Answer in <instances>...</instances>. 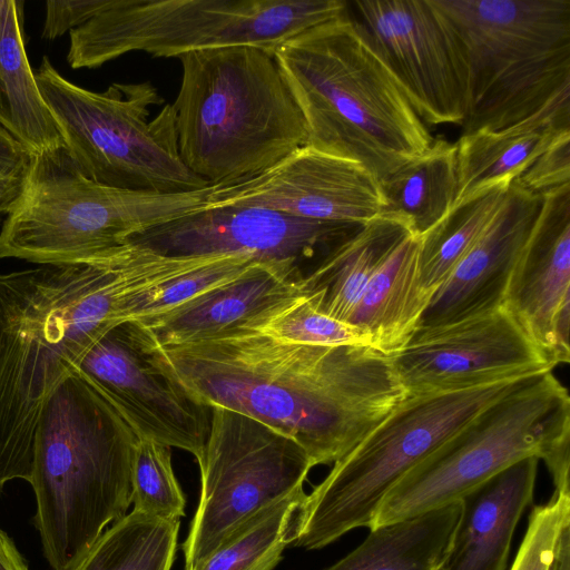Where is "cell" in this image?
Wrapping results in <instances>:
<instances>
[{"mask_svg":"<svg viewBox=\"0 0 570 570\" xmlns=\"http://www.w3.org/2000/svg\"><path fill=\"white\" fill-rule=\"evenodd\" d=\"M156 346L200 402L291 438L313 466L341 460L406 396L392 357L370 345H312L234 328Z\"/></svg>","mask_w":570,"mask_h":570,"instance_id":"cell-1","label":"cell"},{"mask_svg":"<svg viewBox=\"0 0 570 570\" xmlns=\"http://www.w3.org/2000/svg\"><path fill=\"white\" fill-rule=\"evenodd\" d=\"M210 258L127 242L91 261L0 273V492L30 482L43 404L90 347L147 292Z\"/></svg>","mask_w":570,"mask_h":570,"instance_id":"cell-2","label":"cell"},{"mask_svg":"<svg viewBox=\"0 0 570 570\" xmlns=\"http://www.w3.org/2000/svg\"><path fill=\"white\" fill-rule=\"evenodd\" d=\"M274 58L305 119L306 146L357 161L380 183L432 146L350 10L291 38Z\"/></svg>","mask_w":570,"mask_h":570,"instance_id":"cell-3","label":"cell"},{"mask_svg":"<svg viewBox=\"0 0 570 570\" xmlns=\"http://www.w3.org/2000/svg\"><path fill=\"white\" fill-rule=\"evenodd\" d=\"M137 435L115 406L77 370L40 412L30 484L43 556L72 570L131 504Z\"/></svg>","mask_w":570,"mask_h":570,"instance_id":"cell-4","label":"cell"},{"mask_svg":"<svg viewBox=\"0 0 570 570\" xmlns=\"http://www.w3.org/2000/svg\"><path fill=\"white\" fill-rule=\"evenodd\" d=\"M171 105L184 165L210 185L233 184L306 146L307 128L274 55L229 46L179 57Z\"/></svg>","mask_w":570,"mask_h":570,"instance_id":"cell-5","label":"cell"},{"mask_svg":"<svg viewBox=\"0 0 570 570\" xmlns=\"http://www.w3.org/2000/svg\"><path fill=\"white\" fill-rule=\"evenodd\" d=\"M529 456L544 461L556 492L570 493V397L552 371L523 377L410 470L370 529L461 500Z\"/></svg>","mask_w":570,"mask_h":570,"instance_id":"cell-6","label":"cell"},{"mask_svg":"<svg viewBox=\"0 0 570 570\" xmlns=\"http://www.w3.org/2000/svg\"><path fill=\"white\" fill-rule=\"evenodd\" d=\"M217 185L181 193L114 188L86 178L66 146L32 155L2 224L0 258L86 262L151 227L209 206Z\"/></svg>","mask_w":570,"mask_h":570,"instance_id":"cell-7","label":"cell"},{"mask_svg":"<svg viewBox=\"0 0 570 570\" xmlns=\"http://www.w3.org/2000/svg\"><path fill=\"white\" fill-rule=\"evenodd\" d=\"M469 70L461 135L515 125L570 96V0H433Z\"/></svg>","mask_w":570,"mask_h":570,"instance_id":"cell-8","label":"cell"},{"mask_svg":"<svg viewBox=\"0 0 570 570\" xmlns=\"http://www.w3.org/2000/svg\"><path fill=\"white\" fill-rule=\"evenodd\" d=\"M522 379L406 394L306 494L296 514L292 546L316 550L352 530L370 529L385 495L410 470Z\"/></svg>","mask_w":570,"mask_h":570,"instance_id":"cell-9","label":"cell"},{"mask_svg":"<svg viewBox=\"0 0 570 570\" xmlns=\"http://www.w3.org/2000/svg\"><path fill=\"white\" fill-rule=\"evenodd\" d=\"M343 0H111L70 31L67 61L96 68L131 51L177 57L254 46L275 53L296 35L348 11Z\"/></svg>","mask_w":570,"mask_h":570,"instance_id":"cell-10","label":"cell"},{"mask_svg":"<svg viewBox=\"0 0 570 570\" xmlns=\"http://www.w3.org/2000/svg\"><path fill=\"white\" fill-rule=\"evenodd\" d=\"M66 148L88 179L114 188L181 193L210 184L183 163L170 104L150 82L112 83L94 92L63 78L45 56L35 73Z\"/></svg>","mask_w":570,"mask_h":570,"instance_id":"cell-11","label":"cell"},{"mask_svg":"<svg viewBox=\"0 0 570 570\" xmlns=\"http://www.w3.org/2000/svg\"><path fill=\"white\" fill-rule=\"evenodd\" d=\"M202 489L183 544L193 570L262 510L303 489L313 464L291 438L239 412L212 407L209 433L197 460Z\"/></svg>","mask_w":570,"mask_h":570,"instance_id":"cell-12","label":"cell"},{"mask_svg":"<svg viewBox=\"0 0 570 570\" xmlns=\"http://www.w3.org/2000/svg\"><path fill=\"white\" fill-rule=\"evenodd\" d=\"M76 370L115 406L137 438L199 460L212 409L179 381L139 322L125 321L107 331Z\"/></svg>","mask_w":570,"mask_h":570,"instance_id":"cell-13","label":"cell"},{"mask_svg":"<svg viewBox=\"0 0 570 570\" xmlns=\"http://www.w3.org/2000/svg\"><path fill=\"white\" fill-rule=\"evenodd\" d=\"M352 16L428 126L463 122L469 70L462 45L433 0H362Z\"/></svg>","mask_w":570,"mask_h":570,"instance_id":"cell-14","label":"cell"},{"mask_svg":"<svg viewBox=\"0 0 570 570\" xmlns=\"http://www.w3.org/2000/svg\"><path fill=\"white\" fill-rule=\"evenodd\" d=\"M363 225L220 205L157 225L128 242L165 256L247 255L258 262L292 266L305 276Z\"/></svg>","mask_w":570,"mask_h":570,"instance_id":"cell-15","label":"cell"},{"mask_svg":"<svg viewBox=\"0 0 570 570\" xmlns=\"http://www.w3.org/2000/svg\"><path fill=\"white\" fill-rule=\"evenodd\" d=\"M391 357L407 395L465 390L554 368L504 305L419 327Z\"/></svg>","mask_w":570,"mask_h":570,"instance_id":"cell-16","label":"cell"},{"mask_svg":"<svg viewBox=\"0 0 570 570\" xmlns=\"http://www.w3.org/2000/svg\"><path fill=\"white\" fill-rule=\"evenodd\" d=\"M220 205L363 225L383 214L386 203L380 181L362 164L303 146L258 175L218 184L209 206Z\"/></svg>","mask_w":570,"mask_h":570,"instance_id":"cell-17","label":"cell"},{"mask_svg":"<svg viewBox=\"0 0 570 570\" xmlns=\"http://www.w3.org/2000/svg\"><path fill=\"white\" fill-rule=\"evenodd\" d=\"M503 305L554 367L569 363L570 185L543 195Z\"/></svg>","mask_w":570,"mask_h":570,"instance_id":"cell-18","label":"cell"},{"mask_svg":"<svg viewBox=\"0 0 570 570\" xmlns=\"http://www.w3.org/2000/svg\"><path fill=\"white\" fill-rule=\"evenodd\" d=\"M542 199L543 196L525 190L514 180L510 184L483 234L432 296L419 327L454 323L503 305L509 279Z\"/></svg>","mask_w":570,"mask_h":570,"instance_id":"cell-19","label":"cell"},{"mask_svg":"<svg viewBox=\"0 0 570 570\" xmlns=\"http://www.w3.org/2000/svg\"><path fill=\"white\" fill-rule=\"evenodd\" d=\"M302 277L292 266L256 262L230 282L137 322L159 346L207 338L247 327L261 314L294 296Z\"/></svg>","mask_w":570,"mask_h":570,"instance_id":"cell-20","label":"cell"},{"mask_svg":"<svg viewBox=\"0 0 570 570\" xmlns=\"http://www.w3.org/2000/svg\"><path fill=\"white\" fill-rule=\"evenodd\" d=\"M538 462L522 459L461 498L442 570H507L514 531L533 501Z\"/></svg>","mask_w":570,"mask_h":570,"instance_id":"cell-21","label":"cell"},{"mask_svg":"<svg viewBox=\"0 0 570 570\" xmlns=\"http://www.w3.org/2000/svg\"><path fill=\"white\" fill-rule=\"evenodd\" d=\"M566 131H570V96L510 127L461 135L455 142L454 207L498 185H510Z\"/></svg>","mask_w":570,"mask_h":570,"instance_id":"cell-22","label":"cell"},{"mask_svg":"<svg viewBox=\"0 0 570 570\" xmlns=\"http://www.w3.org/2000/svg\"><path fill=\"white\" fill-rule=\"evenodd\" d=\"M412 234L415 232L406 218L392 213L381 214L303 276L298 281V294L317 311L348 322L370 279Z\"/></svg>","mask_w":570,"mask_h":570,"instance_id":"cell-23","label":"cell"},{"mask_svg":"<svg viewBox=\"0 0 570 570\" xmlns=\"http://www.w3.org/2000/svg\"><path fill=\"white\" fill-rule=\"evenodd\" d=\"M419 235L406 237L365 286L348 323L364 331L370 345L393 355L419 327L432 294L421 284Z\"/></svg>","mask_w":570,"mask_h":570,"instance_id":"cell-24","label":"cell"},{"mask_svg":"<svg viewBox=\"0 0 570 570\" xmlns=\"http://www.w3.org/2000/svg\"><path fill=\"white\" fill-rule=\"evenodd\" d=\"M21 6L0 0V124L35 155L66 145L28 61Z\"/></svg>","mask_w":570,"mask_h":570,"instance_id":"cell-25","label":"cell"},{"mask_svg":"<svg viewBox=\"0 0 570 570\" xmlns=\"http://www.w3.org/2000/svg\"><path fill=\"white\" fill-rule=\"evenodd\" d=\"M461 500L368 529L365 540L325 570H442Z\"/></svg>","mask_w":570,"mask_h":570,"instance_id":"cell-26","label":"cell"},{"mask_svg":"<svg viewBox=\"0 0 570 570\" xmlns=\"http://www.w3.org/2000/svg\"><path fill=\"white\" fill-rule=\"evenodd\" d=\"M383 213L411 222L416 235L439 223L454 207L458 194L456 145L434 139L422 156L380 183Z\"/></svg>","mask_w":570,"mask_h":570,"instance_id":"cell-27","label":"cell"},{"mask_svg":"<svg viewBox=\"0 0 570 570\" xmlns=\"http://www.w3.org/2000/svg\"><path fill=\"white\" fill-rule=\"evenodd\" d=\"M179 520L132 510L104 531L72 570H170Z\"/></svg>","mask_w":570,"mask_h":570,"instance_id":"cell-28","label":"cell"},{"mask_svg":"<svg viewBox=\"0 0 570 570\" xmlns=\"http://www.w3.org/2000/svg\"><path fill=\"white\" fill-rule=\"evenodd\" d=\"M509 186L498 185L454 207L419 236V268L425 291L434 295L449 278L497 214Z\"/></svg>","mask_w":570,"mask_h":570,"instance_id":"cell-29","label":"cell"},{"mask_svg":"<svg viewBox=\"0 0 570 570\" xmlns=\"http://www.w3.org/2000/svg\"><path fill=\"white\" fill-rule=\"evenodd\" d=\"M305 497L299 489L262 510L193 570H274L293 542L296 514Z\"/></svg>","mask_w":570,"mask_h":570,"instance_id":"cell-30","label":"cell"},{"mask_svg":"<svg viewBox=\"0 0 570 570\" xmlns=\"http://www.w3.org/2000/svg\"><path fill=\"white\" fill-rule=\"evenodd\" d=\"M244 328L303 344L370 345L364 331L317 311L298 292L261 314Z\"/></svg>","mask_w":570,"mask_h":570,"instance_id":"cell-31","label":"cell"},{"mask_svg":"<svg viewBox=\"0 0 570 570\" xmlns=\"http://www.w3.org/2000/svg\"><path fill=\"white\" fill-rule=\"evenodd\" d=\"M131 503L135 511L179 520L186 499L175 476L169 446L137 439L131 469Z\"/></svg>","mask_w":570,"mask_h":570,"instance_id":"cell-32","label":"cell"},{"mask_svg":"<svg viewBox=\"0 0 570 570\" xmlns=\"http://www.w3.org/2000/svg\"><path fill=\"white\" fill-rule=\"evenodd\" d=\"M256 262L238 254H218L171 281L147 292L136 305L130 321L166 312L217 286L230 282Z\"/></svg>","mask_w":570,"mask_h":570,"instance_id":"cell-33","label":"cell"},{"mask_svg":"<svg viewBox=\"0 0 570 570\" xmlns=\"http://www.w3.org/2000/svg\"><path fill=\"white\" fill-rule=\"evenodd\" d=\"M570 524V494L553 492L532 508L528 528L510 570H550L558 539Z\"/></svg>","mask_w":570,"mask_h":570,"instance_id":"cell-34","label":"cell"},{"mask_svg":"<svg viewBox=\"0 0 570 570\" xmlns=\"http://www.w3.org/2000/svg\"><path fill=\"white\" fill-rule=\"evenodd\" d=\"M514 181L540 196L570 185V131L558 136Z\"/></svg>","mask_w":570,"mask_h":570,"instance_id":"cell-35","label":"cell"},{"mask_svg":"<svg viewBox=\"0 0 570 570\" xmlns=\"http://www.w3.org/2000/svg\"><path fill=\"white\" fill-rule=\"evenodd\" d=\"M111 0H48L42 38L56 39L89 21Z\"/></svg>","mask_w":570,"mask_h":570,"instance_id":"cell-36","label":"cell"},{"mask_svg":"<svg viewBox=\"0 0 570 570\" xmlns=\"http://www.w3.org/2000/svg\"><path fill=\"white\" fill-rule=\"evenodd\" d=\"M32 154L0 124V177L26 170Z\"/></svg>","mask_w":570,"mask_h":570,"instance_id":"cell-37","label":"cell"},{"mask_svg":"<svg viewBox=\"0 0 570 570\" xmlns=\"http://www.w3.org/2000/svg\"><path fill=\"white\" fill-rule=\"evenodd\" d=\"M27 170L0 177V223L4 222L9 213L20 198Z\"/></svg>","mask_w":570,"mask_h":570,"instance_id":"cell-38","label":"cell"},{"mask_svg":"<svg viewBox=\"0 0 570 570\" xmlns=\"http://www.w3.org/2000/svg\"><path fill=\"white\" fill-rule=\"evenodd\" d=\"M0 570H30L12 539L0 529Z\"/></svg>","mask_w":570,"mask_h":570,"instance_id":"cell-39","label":"cell"},{"mask_svg":"<svg viewBox=\"0 0 570 570\" xmlns=\"http://www.w3.org/2000/svg\"><path fill=\"white\" fill-rule=\"evenodd\" d=\"M550 570H570V524L560 533Z\"/></svg>","mask_w":570,"mask_h":570,"instance_id":"cell-40","label":"cell"}]
</instances>
